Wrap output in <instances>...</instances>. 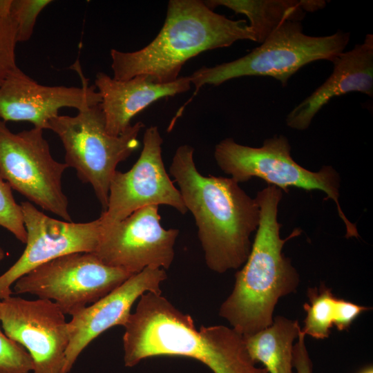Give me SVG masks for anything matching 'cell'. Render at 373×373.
<instances>
[{"mask_svg":"<svg viewBox=\"0 0 373 373\" xmlns=\"http://www.w3.org/2000/svg\"><path fill=\"white\" fill-rule=\"evenodd\" d=\"M124 325V362L133 367L156 356H180L200 361L213 373H268L250 358L244 337L224 325L201 326L162 294L148 291Z\"/></svg>","mask_w":373,"mask_h":373,"instance_id":"obj_1","label":"cell"},{"mask_svg":"<svg viewBox=\"0 0 373 373\" xmlns=\"http://www.w3.org/2000/svg\"><path fill=\"white\" fill-rule=\"evenodd\" d=\"M169 175L194 218L207 267L219 274L240 267L259 224L256 198L231 178L202 174L195 166L194 148L189 144L177 148Z\"/></svg>","mask_w":373,"mask_h":373,"instance_id":"obj_2","label":"cell"},{"mask_svg":"<svg viewBox=\"0 0 373 373\" xmlns=\"http://www.w3.org/2000/svg\"><path fill=\"white\" fill-rule=\"evenodd\" d=\"M282 198L283 191L274 186L257 193L260 220L255 239L243 267L235 275L232 292L220 307L219 315L243 337L270 326L278 299L295 291L299 284L298 273L283 248L302 230L294 229L280 238L278 211Z\"/></svg>","mask_w":373,"mask_h":373,"instance_id":"obj_3","label":"cell"},{"mask_svg":"<svg viewBox=\"0 0 373 373\" xmlns=\"http://www.w3.org/2000/svg\"><path fill=\"white\" fill-rule=\"evenodd\" d=\"M239 40L256 41L246 20L216 13L204 1L171 0L162 28L147 46L133 52L111 49L113 78L142 75L156 83L173 82L189 59Z\"/></svg>","mask_w":373,"mask_h":373,"instance_id":"obj_4","label":"cell"},{"mask_svg":"<svg viewBox=\"0 0 373 373\" xmlns=\"http://www.w3.org/2000/svg\"><path fill=\"white\" fill-rule=\"evenodd\" d=\"M350 39V32L343 30L327 36H310L303 32L301 21H287L246 55L193 72L189 75L195 86L193 97L204 85L217 86L245 76L273 77L285 86L304 66L318 60L331 61L344 51Z\"/></svg>","mask_w":373,"mask_h":373,"instance_id":"obj_5","label":"cell"},{"mask_svg":"<svg viewBox=\"0 0 373 373\" xmlns=\"http://www.w3.org/2000/svg\"><path fill=\"white\" fill-rule=\"evenodd\" d=\"M144 127L143 122H137L121 135H111L99 104L75 116L59 115L49 122L48 129L59 137L65 164L76 170L82 182L91 185L104 212L117 166L138 149V135Z\"/></svg>","mask_w":373,"mask_h":373,"instance_id":"obj_6","label":"cell"},{"mask_svg":"<svg viewBox=\"0 0 373 373\" xmlns=\"http://www.w3.org/2000/svg\"><path fill=\"white\" fill-rule=\"evenodd\" d=\"M214 158L220 169L238 184L258 178L285 193L291 187L323 191L325 200L335 202L346 227L345 237L358 238L356 225L345 216L339 203L340 177L337 171L332 166H323L317 172L301 166L291 156V145L285 136L267 138L260 147L242 145L233 138H226L216 145Z\"/></svg>","mask_w":373,"mask_h":373,"instance_id":"obj_7","label":"cell"},{"mask_svg":"<svg viewBox=\"0 0 373 373\" xmlns=\"http://www.w3.org/2000/svg\"><path fill=\"white\" fill-rule=\"evenodd\" d=\"M67 168L52 156L43 129L14 133L0 119V177L32 204L72 222L61 184Z\"/></svg>","mask_w":373,"mask_h":373,"instance_id":"obj_8","label":"cell"},{"mask_svg":"<svg viewBox=\"0 0 373 373\" xmlns=\"http://www.w3.org/2000/svg\"><path fill=\"white\" fill-rule=\"evenodd\" d=\"M133 274L103 263L92 252L66 254L33 269L14 284L16 294L54 302L72 316L94 303Z\"/></svg>","mask_w":373,"mask_h":373,"instance_id":"obj_9","label":"cell"},{"mask_svg":"<svg viewBox=\"0 0 373 373\" xmlns=\"http://www.w3.org/2000/svg\"><path fill=\"white\" fill-rule=\"evenodd\" d=\"M179 233L162 227L158 206H146L122 220L102 224L93 254L105 265L132 274L146 267L165 270L173 260Z\"/></svg>","mask_w":373,"mask_h":373,"instance_id":"obj_10","label":"cell"},{"mask_svg":"<svg viewBox=\"0 0 373 373\" xmlns=\"http://www.w3.org/2000/svg\"><path fill=\"white\" fill-rule=\"evenodd\" d=\"M163 139L157 126L145 130L140 155L126 172L116 171L110 184L103 225L119 222L150 205H167L182 214L188 211L166 171L162 155Z\"/></svg>","mask_w":373,"mask_h":373,"instance_id":"obj_11","label":"cell"},{"mask_svg":"<svg viewBox=\"0 0 373 373\" xmlns=\"http://www.w3.org/2000/svg\"><path fill=\"white\" fill-rule=\"evenodd\" d=\"M0 323L4 334L29 353L32 373H64L68 322L54 302L10 296L1 300Z\"/></svg>","mask_w":373,"mask_h":373,"instance_id":"obj_12","label":"cell"},{"mask_svg":"<svg viewBox=\"0 0 373 373\" xmlns=\"http://www.w3.org/2000/svg\"><path fill=\"white\" fill-rule=\"evenodd\" d=\"M20 204L26 246L19 259L0 276V300L10 296V287L38 266L72 253H93L101 233L99 218L88 222H68L46 215L29 201Z\"/></svg>","mask_w":373,"mask_h":373,"instance_id":"obj_13","label":"cell"},{"mask_svg":"<svg viewBox=\"0 0 373 373\" xmlns=\"http://www.w3.org/2000/svg\"><path fill=\"white\" fill-rule=\"evenodd\" d=\"M73 67L81 77V87L41 85L16 68L0 86L1 120L29 122L34 127L44 130L59 115L61 108L79 111L100 104L99 93L95 85H88L78 60Z\"/></svg>","mask_w":373,"mask_h":373,"instance_id":"obj_14","label":"cell"},{"mask_svg":"<svg viewBox=\"0 0 373 373\" xmlns=\"http://www.w3.org/2000/svg\"><path fill=\"white\" fill-rule=\"evenodd\" d=\"M167 276L162 268L146 267L94 303L73 314L68 322L69 343L64 373H68L82 352L109 328L124 325L131 309L143 294H162L161 284Z\"/></svg>","mask_w":373,"mask_h":373,"instance_id":"obj_15","label":"cell"},{"mask_svg":"<svg viewBox=\"0 0 373 373\" xmlns=\"http://www.w3.org/2000/svg\"><path fill=\"white\" fill-rule=\"evenodd\" d=\"M331 61L334 68L330 76L287 115L289 127L306 130L318 111L335 97L350 92L373 96V35H366L361 44Z\"/></svg>","mask_w":373,"mask_h":373,"instance_id":"obj_16","label":"cell"},{"mask_svg":"<svg viewBox=\"0 0 373 373\" xmlns=\"http://www.w3.org/2000/svg\"><path fill=\"white\" fill-rule=\"evenodd\" d=\"M189 76L180 77L170 83L160 84L146 76H136L127 80H117L99 72L95 75V86L99 93L106 128L118 136L131 126L134 116L162 98L173 97L191 88Z\"/></svg>","mask_w":373,"mask_h":373,"instance_id":"obj_17","label":"cell"},{"mask_svg":"<svg viewBox=\"0 0 373 373\" xmlns=\"http://www.w3.org/2000/svg\"><path fill=\"white\" fill-rule=\"evenodd\" d=\"M211 10L224 6L245 15L256 42L262 43L280 24L287 21H302L306 12L323 9V0H207Z\"/></svg>","mask_w":373,"mask_h":373,"instance_id":"obj_18","label":"cell"},{"mask_svg":"<svg viewBox=\"0 0 373 373\" xmlns=\"http://www.w3.org/2000/svg\"><path fill=\"white\" fill-rule=\"evenodd\" d=\"M300 329L298 321L275 317L270 326L244 337L250 358L262 363L268 373H293V342Z\"/></svg>","mask_w":373,"mask_h":373,"instance_id":"obj_19","label":"cell"},{"mask_svg":"<svg viewBox=\"0 0 373 373\" xmlns=\"http://www.w3.org/2000/svg\"><path fill=\"white\" fill-rule=\"evenodd\" d=\"M307 296L309 303L303 305L307 316L301 331L316 339L327 338L336 321L338 298L325 284L318 288L309 287Z\"/></svg>","mask_w":373,"mask_h":373,"instance_id":"obj_20","label":"cell"},{"mask_svg":"<svg viewBox=\"0 0 373 373\" xmlns=\"http://www.w3.org/2000/svg\"><path fill=\"white\" fill-rule=\"evenodd\" d=\"M51 0H11L10 17L17 29V41L26 42L32 37L40 12Z\"/></svg>","mask_w":373,"mask_h":373,"instance_id":"obj_21","label":"cell"},{"mask_svg":"<svg viewBox=\"0 0 373 373\" xmlns=\"http://www.w3.org/2000/svg\"><path fill=\"white\" fill-rule=\"evenodd\" d=\"M0 226L22 243H26L27 232L21 204L15 201L10 184L0 177Z\"/></svg>","mask_w":373,"mask_h":373,"instance_id":"obj_22","label":"cell"},{"mask_svg":"<svg viewBox=\"0 0 373 373\" xmlns=\"http://www.w3.org/2000/svg\"><path fill=\"white\" fill-rule=\"evenodd\" d=\"M33 369L29 353L9 338L0 327V373H29Z\"/></svg>","mask_w":373,"mask_h":373,"instance_id":"obj_23","label":"cell"},{"mask_svg":"<svg viewBox=\"0 0 373 373\" xmlns=\"http://www.w3.org/2000/svg\"><path fill=\"white\" fill-rule=\"evenodd\" d=\"M16 26L10 17H0V86L18 66L16 64Z\"/></svg>","mask_w":373,"mask_h":373,"instance_id":"obj_24","label":"cell"},{"mask_svg":"<svg viewBox=\"0 0 373 373\" xmlns=\"http://www.w3.org/2000/svg\"><path fill=\"white\" fill-rule=\"evenodd\" d=\"M370 309V307L338 298L337 314L334 325L338 331L347 330L361 314Z\"/></svg>","mask_w":373,"mask_h":373,"instance_id":"obj_25","label":"cell"},{"mask_svg":"<svg viewBox=\"0 0 373 373\" xmlns=\"http://www.w3.org/2000/svg\"><path fill=\"white\" fill-rule=\"evenodd\" d=\"M305 337L300 329L298 341L293 346L292 363L296 373H312L313 364L305 346Z\"/></svg>","mask_w":373,"mask_h":373,"instance_id":"obj_26","label":"cell"},{"mask_svg":"<svg viewBox=\"0 0 373 373\" xmlns=\"http://www.w3.org/2000/svg\"><path fill=\"white\" fill-rule=\"evenodd\" d=\"M11 0H0V17H10Z\"/></svg>","mask_w":373,"mask_h":373,"instance_id":"obj_27","label":"cell"},{"mask_svg":"<svg viewBox=\"0 0 373 373\" xmlns=\"http://www.w3.org/2000/svg\"><path fill=\"white\" fill-rule=\"evenodd\" d=\"M358 373H373V368L372 365H368L363 369L361 370Z\"/></svg>","mask_w":373,"mask_h":373,"instance_id":"obj_28","label":"cell"},{"mask_svg":"<svg viewBox=\"0 0 373 373\" xmlns=\"http://www.w3.org/2000/svg\"><path fill=\"white\" fill-rule=\"evenodd\" d=\"M5 258V252L2 248L0 247V261Z\"/></svg>","mask_w":373,"mask_h":373,"instance_id":"obj_29","label":"cell"}]
</instances>
